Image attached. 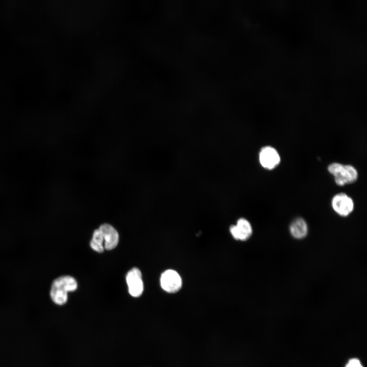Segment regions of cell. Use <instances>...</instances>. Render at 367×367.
Wrapping results in <instances>:
<instances>
[{"label":"cell","mask_w":367,"mask_h":367,"mask_svg":"<svg viewBox=\"0 0 367 367\" xmlns=\"http://www.w3.org/2000/svg\"><path fill=\"white\" fill-rule=\"evenodd\" d=\"M259 160L263 168L267 170H273L280 164L281 159L278 152L274 147L266 146L261 149L259 154Z\"/></svg>","instance_id":"5b68a950"},{"label":"cell","mask_w":367,"mask_h":367,"mask_svg":"<svg viewBox=\"0 0 367 367\" xmlns=\"http://www.w3.org/2000/svg\"><path fill=\"white\" fill-rule=\"evenodd\" d=\"M103 244V239L100 230L98 229L95 230L90 242L91 247L96 252H102L104 249Z\"/></svg>","instance_id":"30bf717a"},{"label":"cell","mask_w":367,"mask_h":367,"mask_svg":"<svg viewBox=\"0 0 367 367\" xmlns=\"http://www.w3.org/2000/svg\"><path fill=\"white\" fill-rule=\"evenodd\" d=\"M232 237L238 240L246 241L252 233V226L249 222L245 219L241 218L235 225L230 228Z\"/></svg>","instance_id":"ba28073f"},{"label":"cell","mask_w":367,"mask_h":367,"mask_svg":"<svg viewBox=\"0 0 367 367\" xmlns=\"http://www.w3.org/2000/svg\"><path fill=\"white\" fill-rule=\"evenodd\" d=\"M98 229L102 235L104 249L110 250L114 249L119 242V234L117 230L111 225L103 224Z\"/></svg>","instance_id":"52a82bcc"},{"label":"cell","mask_w":367,"mask_h":367,"mask_svg":"<svg viewBox=\"0 0 367 367\" xmlns=\"http://www.w3.org/2000/svg\"><path fill=\"white\" fill-rule=\"evenodd\" d=\"M331 205L335 213L343 217L350 215L354 207L353 199L347 194L342 192L333 197Z\"/></svg>","instance_id":"3957f363"},{"label":"cell","mask_w":367,"mask_h":367,"mask_svg":"<svg viewBox=\"0 0 367 367\" xmlns=\"http://www.w3.org/2000/svg\"><path fill=\"white\" fill-rule=\"evenodd\" d=\"M126 281L129 294L134 297L140 296L143 291L144 286L142 275L140 270L133 268L127 273Z\"/></svg>","instance_id":"8992f818"},{"label":"cell","mask_w":367,"mask_h":367,"mask_svg":"<svg viewBox=\"0 0 367 367\" xmlns=\"http://www.w3.org/2000/svg\"><path fill=\"white\" fill-rule=\"evenodd\" d=\"M160 283L162 288L169 293L178 292L182 285L181 279L179 274L171 269L167 270L162 273Z\"/></svg>","instance_id":"277c9868"},{"label":"cell","mask_w":367,"mask_h":367,"mask_svg":"<svg viewBox=\"0 0 367 367\" xmlns=\"http://www.w3.org/2000/svg\"><path fill=\"white\" fill-rule=\"evenodd\" d=\"M290 231L292 235L297 239H301L305 237L308 232V227L305 221L298 218L291 224Z\"/></svg>","instance_id":"9c48e42d"},{"label":"cell","mask_w":367,"mask_h":367,"mask_svg":"<svg viewBox=\"0 0 367 367\" xmlns=\"http://www.w3.org/2000/svg\"><path fill=\"white\" fill-rule=\"evenodd\" d=\"M77 284L75 279L70 276H62L55 279L50 287V296L56 304L62 305L68 299V293L75 291Z\"/></svg>","instance_id":"6da1fadb"},{"label":"cell","mask_w":367,"mask_h":367,"mask_svg":"<svg viewBox=\"0 0 367 367\" xmlns=\"http://www.w3.org/2000/svg\"><path fill=\"white\" fill-rule=\"evenodd\" d=\"M327 170L333 176L334 181L338 186L354 183L358 176L356 169L351 165L334 162L328 166Z\"/></svg>","instance_id":"7a4b0ae2"},{"label":"cell","mask_w":367,"mask_h":367,"mask_svg":"<svg viewBox=\"0 0 367 367\" xmlns=\"http://www.w3.org/2000/svg\"><path fill=\"white\" fill-rule=\"evenodd\" d=\"M345 367H363L360 360L357 358L349 360Z\"/></svg>","instance_id":"8fae6325"}]
</instances>
